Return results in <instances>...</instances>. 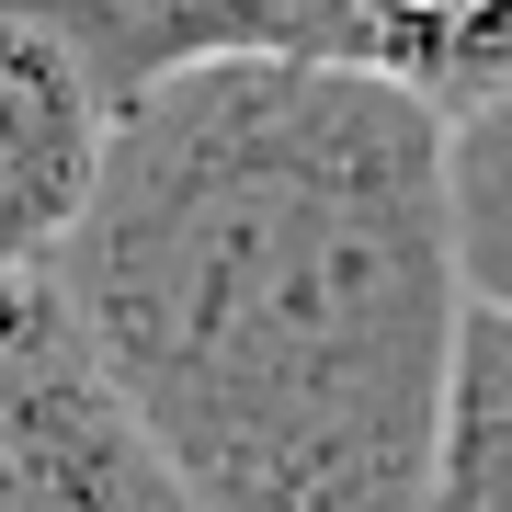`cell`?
I'll return each instance as SVG.
<instances>
[{
    "instance_id": "cell-1",
    "label": "cell",
    "mask_w": 512,
    "mask_h": 512,
    "mask_svg": "<svg viewBox=\"0 0 512 512\" xmlns=\"http://www.w3.org/2000/svg\"><path fill=\"white\" fill-rule=\"evenodd\" d=\"M57 285L194 512H433L478 308L444 103L319 57H183L126 92Z\"/></svg>"
},
{
    "instance_id": "cell-2",
    "label": "cell",
    "mask_w": 512,
    "mask_h": 512,
    "mask_svg": "<svg viewBox=\"0 0 512 512\" xmlns=\"http://www.w3.org/2000/svg\"><path fill=\"white\" fill-rule=\"evenodd\" d=\"M114 80H160L183 57H319L467 114L512 92V0H69Z\"/></svg>"
},
{
    "instance_id": "cell-3",
    "label": "cell",
    "mask_w": 512,
    "mask_h": 512,
    "mask_svg": "<svg viewBox=\"0 0 512 512\" xmlns=\"http://www.w3.org/2000/svg\"><path fill=\"white\" fill-rule=\"evenodd\" d=\"M0 512H194L57 274L0 285Z\"/></svg>"
},
{
    "instance_id": "cell-4",
    "label": "cell",
    "mask_w": 512,
    "mask_h": 512,
    "mask_svg": "<svg viewBox=\"0 0 512 512\" xmlns=\"http://www.w3.org/2000/svg\"><path fill=\"white\" fill-rule=\"evenodd\" d=\"M126 80L69 0H0V285L57 274L103 194Z\"/></svg>"
},
{
    "instance_id": "cell-5",
    "label": "cell",
    "mask_w": 512,
    "mask_h": 512,
    "mask_svg": "<svg viewBox=\"0 0 512 512\" xmlns=\"http://www.w3.org/2000/svg\"><path fill=\"white\" fill-rule=\"evenodd\" d=\"M433 512H512V308L478 296L444 376V444H433Z\"/></svg>"
},
{
    "instance_id": "cell-6",
    "label": "cell",
    "mask_w": 512,
    "mask_h": 512,
    "mask_svg": "<svg viewBox=\"0 0 512 512\" xmlns=\"http://www.w3.org/2000/svg\"><path fill=\"white\" fill-rule=\"evenodd\" d=\"M456 251L467 296L512 308V92L456 114Z\"/></svg>"
}]
</instances>
